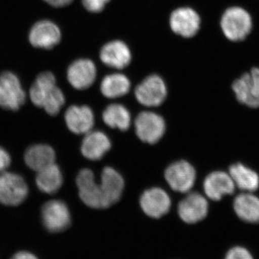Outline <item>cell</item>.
<instances>
[{"label":"cell","instance_id":"1","mask_svg":"<svg viewBox=\"0 0 259 259\" xmlns=\"http://www.w3.org/2000/svg\"><path fill=\"white\" fill-rule=\"evenodd\" d=\"M30 97L35 106L42 107L49 115L59 113L65 103V97L56 85L55 76L45 71L37 76L30 90Z\"/></svg>","mask_w":259,"mask_h":259},{"label":"cell","instance_id":"2","mask_svg":"<svg viewBox=\"0 0 259 259\" xmlns=\"http://www.w3.org/2000/svg\"><path fill=\"white\" fill-rule=\"evenodd\" d=\"M252 15L240 5H232L225 9L220 19V28L226 40L232 42L244 41L253 30Z\"/></svg>","mask_w":259,"mask_h":259},{"label":"cell","instance_id":"3","mask_svg":"<svg viewBox=\"0 0 259 259\" xmlns=\"http://www.w3.org/2000/svg\"><path fill=\"white\" fill-rule=\"evenodd\" d=\"M40 221L48 233L60 234L67 231L71 226V212L64 201L54 199L42 206Z\"/></svg>","mask_w":259,"mask_h":259},{"label":"cell","instance_id":"4","mask_svg":"<svg viewBox=\"0 0 259 259\" xmlns=\"http://www.w3.org/2000/svg\"><path fill=\"white\" fill-rule=\"evenodd\" d=\"M237 100L252 108L259 107V67L253 66L233 81L231 86Z\"/></svg>","mask_w":259,"mask_h":259},{"label":"cell","instance_id":"5","mask_svg":"<svg viewBox=\"0 0 259 259\" xmlns=\"http://www.w3.org/2000/svg\"><path fill=\"white\" fill-rule=\"evenodd\" d=\"M28 186L20 175L11 172L0 173V204L18 206L28 195Z\"/></svg>","mask_w":259,"mask_h":259},{"label":"cell","instance_id":"6","mask_svg":"<svg viewBox=\"0 0 259 259\" xmlns=\"http://www.w3.org/2000/svg\"><path fill=\"white\" fill-rule=\"evenodd\" d=\"M26 100V94L20 80L14 73L5 71L0 74V107L17 111Z\"/></svg>","mask_w":259,"mask_h":259},{"label":"cell","instance_id":"7","mask_svg":"<svg viewBox=\"0 0 259 259\" xmlns=\"http://www.w3.org/2000/svg\"><path fill=\"white\" fill-rule=\"evenodd\" d=\"M136 135L143 142L155 144L158 142L166 131L163 117L155 112H141L135 120Z\"/></svg>","mask_w":259,"mask_h":259},{"label":"cell","instance_id":"8","mask_svg":"<svg viewBox=\"0 0 259 259\" xmlns=\"http://www.w3.org/2000/svg\"><path fill=\"white\" fill-rule=\"evenodd\" d=\"M76 182L80 199L83 203L91 208H107L100 184H97L95 181V175L92 170L81 169L76 177Z\"/></svg>","mask_w":259,"mask_h":259},{"label":"cell","instance_id":"9","mask_svg":"<svg viewBox=\"0 0 259 259\" xmlns=\"http://www.w3.org/2000/svg\"><path fill=\"white\" fill-rule=\"evenodd\" d=\"M135 96L138 102L144 106H159L166 98V83L158 75H151L136 87Z\"/></svg>","mask_w":259,"mask_h":259},{"label":"cell","instance_id":"10","mask_svg":"<svg viewBox=\"0 0 259 259\" xmlns=\"http://www.w3.org/2000/svg\"><path fill=\"white\" fill-rule=\"evenodd\" d=\"M165 179L175 192L187 193L192 190L195 183V169L189 162L176 161L167 167Z\"/></svg>","mask_w":259,"mask_h":259},{"label":"cell","instance_id":"11","mask_svg":"<svg viewBox=\"0 0 259 259\" xmlns=\"http://www.w3.org/2000/svg\"><path fill=\"white\" fill-rule=\"evenodd\" d=\"M172 31L187 38L195 36L201 27L200 16L190 8H180L171 13L169 20Z\"/></svg>","mask_w":259,"mask_h":259},{"label":"cell","instance_id":"12","mask_svg":"<svg viewBox=\"0 0 259 259\" xmlns=\"http://www.w3.org/2000/svg\"><path fill=\"white\" fill-rule=\"evenodd\" d=\"M61 32L56 23L44 20L32 25L29 32V41L32 47L41 49H51L60 42Z\"/></svg>","mask_w":259,"mask_h":259},{"label":"cell","instance_id":"13","mask_svg":"<svg viewBox=\"0 0 259 259\" xmlns=\"http://www.w3.org/2000/svg\"><path fill=\"white\" fill-rule=\"evenodd\" d=\"M141 209L148 216L160 218L165 215L171 208V202L168 194L158 187L145 191L141 198Z\"/></svg>","mask_w":259,"mask_h":259},{"label":"cell","instance_id":"14","mask_svg":"<svg viewBox=\"0 0 259 259\" xmlns=\"http://www.w3.org/2000/svg\"><path fill=\"white\" fill-rule=\"evenodd\" d=\"M96 76V66L90 59H77L68 68V81L73 88L78 90L90 88L95 82Z\"/></svg>","mask_w":259,"mask_h":259},{"label":"cell","instance_id":"15","mask_svg":"<svg viewBox=\"0 0 259 259\" xmlns=\"http://www.w3.org/2000/svg\"><path fill=\"white\" fill-rule=\"evenodd\" d=\"M208 202L197 192H191L181 201L178 213L184 222L193 224L202 221L207 215Z\"/></svg>","mask_w":259,"mask_h":259},{"label":"cell","instance_id":"16","mask_svg":"<svg viewBox=\"0 0 259 259\" xmlns=\"http://www.w3.org/2000/svg\"><path fill=\"white\" fill-rule=\"evenodd\" d=\"M66 126L73 134H86L93 129L95 117L92 109L86 105H72L64 116Z\"/></svg>","mask_w":259,"mask_h":259},{"label":"cell","instance_id":"17","mask_svg":"<svg viewBox=\"0 0 259 259\" xmlns=\"http://www.w3.org/2000/svg\"><path fill=\"white\" fill-rule=\"evenodd\" d=\"M100 57L104 64L117 69L127 67L132 59L128 47L121 40H112L105 44L100 51Z\"/></svg>","mask_w":259,"mask_h":259},{"label":"cell","instance_id":"18","mask_svg":"<svg viewBox=\"0 0 259 259\" xmlns=\"http://www.w3.org/2000/svg\"><path fill=\"white\" fill-rule=\"evenodd\" d=\"M107 207L120 200L125 187L123 178L112 167L103 168L100 184Z\"/></svg>","mask_w":259,"mask_h":259},{"label":"cell","instance_id":"19","mask_svg":"<svg viewBox=\"0 0 259 259\" xmlns=\"http://www.w3.org/2000/svg\"><path fill=\"white\" fill-rule=\"evenodd\" d=\"M204 193L214 201H219L223 196L232 194L235 183L231 175L223 171H214L206 177L203 184Z\"/></svg>","mask_w":259,"mask_h":259},{"label":"cell","instance_id":"20","mask_svg":"<svg viewBox=\"0 0 259 259\" xmlns=\"http://www.w3.org/2000/svg\"><path fill=\"white\" fill-rule=\"evenodd\" d=\"M111 148V142L101 131H90L85 134L81 143V153L90 161L101 159Z\"/></svg>","mask_w":259,"mask_h":259},{"label":"cell","instance_id":"21","mask_svg":"<svg viewBox=\"0 0 259 259\" xmlns=\"http://www.w3.org/2000/svg\"><path fill=\"white\" fill-rule=\"evenodd\" d=\"M24 160L29 168L37 172L55 163V151L49 145H32L25 151Z\"/></svg>","mask_w":259,"mask_h":259},{"label":"cell","instance_id":"22","mask_svg":"<svg viewBox=\"0 0 259 259\" xmlns=\"http://www.w3.org/2000/svg\"><path fill=\"white\" fill-rule=\"evenodd\" d=\"M233 207L242 221L250 223H259V199L253 194L243 193L237 196Z\"/></svg>","mask_w":259,"mask_h":259},{"label":"cell","instance_id":"23","mask_svg":"<svg viewBox=\"0 0 259 259\" xmlns=\"http://www.w3.org/2000/svg\"><path fill=\"white\" fill-rule=\"evenodd\" d=\"M64 182L61 168L55 163L37 171L35 183L39 190L47 194H54L61 188Z\"/></svg>","mask_w":259,"mask_h":259},{"label":"cell","instance_id":"24","mask_svg":"<svg viewBox=\"0 0 259 259\" xmlns=\"http://www.w3.org/2000/svg\"><path fill=\"white\" fill-rule=\"evenodd\" d=\"M229 175L240 190L246 192H254L259 187V177L253 171L242 163L232 165L229 168Z\"/></svg>","mask_w":259,"mask_h":259},{"label":"cell","instance_id":"25","mask_svg":"<svg viewBox=\"0 0 259 259\" xmlns=\"http://www.w3.org/2000/svg\"><path fill=\"white\" fill-rule=\"evenodd\" d=\"M131 87V81L125 75L112 74L107 75L102 79L100 90L107 98L115 99L127 95Z\"/></svg>","mask_w":259,"mask_h":259},{"label":"cell","instance_id":"26","mask_svg":"<svg viewBox=\"0 0 259 259\" xmlns=\"http://www.w3.org/2000/svg\"><path fill=\"white\" fill-rule=\"evenodd\" d=\"M102 119L112 128L125 131L131 126V114L125 106L120 104H112L107 106L102 114Z\"/></svg>","mask_w":259,"mask_h":259},{"label":"cell","instance_id":"27","mask_svg":"<svg viewBox=\"0 0 259 259\" xmlns=\"http://www.w3.org/2000/svg\"><path fill=\"white\" fill-rule=\"evenodd\" d=\"M110 0H82L85 9L90 13H101Z\"/></svg>","mask_w":259,"mask_h":259},{"label":"cell","instance_id":"28","mask_svg":"<svg viewBox=\"0 0 259 259\" xmlns=\"http://www.w3.org/2000/svg\"><path fill=\"white\" fill-rule=\"evenodd\" d=\"M226 259H253L248 250L243 247H235L227 253Z\"/></svg>","mask_w":259,"mask_h":259},{"label":"cell","instance_id":"29","mask_svg":"<svg viewBox=\"0 0 259 259\" xmlns=\"http://www.w3.org/2000/svg\"><path fill=\"white\" fill-rule=\"evenodd\" d=\"M11 163L10 155L5 148L0 147V173L5 171Z\"/></svg>","mask_w":259,"mask_h":259},{"label":"cell","instance_id":"30","mask_svg":"<svg viewBox=\"0 0 259 259\" xmlns=\"http://www.w3.org/2000/svg\"><path fill=\"white\" fill-rule=\"evenodd\" d=\"M10 259H40L35 253L28 250H20L15 252Z\"/></svg>","mask_w":259,"mask_h":259},{"label":"cell","instance_id":"31","mask_svg":"<svg viewBox=\"0 0 259 259\" xmlns=\"http://www.w3.org/2000/svg\"><path fill=\"white\" fill-rule=\"evenodd\" d=\"M47 4L54 8H64L72 3L73 0H44Z\"/></svg>","mask_w":259,"mask_h":259}]
</instances>
